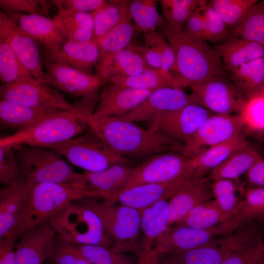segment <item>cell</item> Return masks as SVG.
I'll return each mask as SVG.
<instances>
[{"mask_svg":"<svg viewBox=\"0 0 264 264\" xmlns=\"http://www.w3.org/2000/svg\"><path fill=\"white\" fill-rule=\"evenodd\" d=\"M103 0H55L52 3L58 10H66L80 12H94L107 3Z\"/></svg>","mask_w":264,"mask_h":264,"instance_id":"54","label":"cell"},{"mask_svg":"<svg viewBox=\"0 0 264 264\" xmlns=\"http://www.w3.org/2000/svg\"><path fill=\"white\" fill-rule=\"evenodd\" d=\"M244 133L246 137L251 136L256 141L264 143V129L250 130L244 129Z\"/></svg>","mask_w":264,"mask_h":264,"instance_id":"59","label":"cell"},{"mask_svg":"<svg viewBox=\"0 0 264 264\" xmlns=\"http://www.w3.org/2000/svg\"><path fill=\"white\" fill-rule=\"evenodd\" d=\"M86 172H97L118 163H132L111 149L88 127L86 132L49 147Z\"/></svg>","mask_w":264,"mask_h":264,"instance_id":"9","label":"cell"},{"mask_svg":"<svg viewBox=\"0 0 264 264\" xmlns=\"http://www.w3.org/2000/svg\"><path fill=\"white\" fill-rule=\"evenodd\" d=\"M238 230L199 247L159 257L164 258L162 261L175 264H220L249 237L247 228Z\"/></svg>","mask_w":264,"mask_h":264,"instance_id":"15","label":"cell"},{"mask_svg":"<svg viewBox=\"0 0 264 264\" xmlns=\"http://www.w3.org/2000/svg\"><path fill=\"white\" fill-rule=\"evenodd\" d=\"M71 244L91 264H137V259L113 246Z\"/></svg>","mask_w":264,"mask_h":264,"instance_id":"41","label":"cell"},{"mask_svg":"<svg viewBox=\"0 0 264 264\" xmlns=\"http://www.w3.org/2000/svg\"><path fill=\"white\" fill-rule=\"evenodd\" d=\"M161 28L175 54V76L184 87H190L212 78H228L230 75L225 69L216 49L207 42L183 30L172 32L165 24Z\"/></svg>","mask_w":264,"mask_h":264,"instance_id":"2","label":"cell"},{"mask_svg":"<svg viewBox=\"0 0 264 264\" xmlns=\"http://www.w3.org/2000/svg\"><path fill=\"white\" fill-rule=\"evenodd\" d=\"M132 164L118 163L100 171L78 173L71 184L88 192L90 198L104 200L122 190L134 167Z\"/></svg>","mask_w":264,"mask_h":264,"instance_id":"19","label":"cell"},{"mask_svg":"<svg viewBox=\"0 0 264 264\" xmlns=\"http://www.w3.org/2000/svg\"><path fill=\"white\" fill-rule=\"evenodd\" d=\"M191 104L196 103L190 95L181 89L162 88L154 90L130 112L117 118L131 122L146 121L151 124L161 114L178 110Z\"/></svg>","mask_w":264,"mask_h":264,"instance_id":"21","label":"cell"},{"mask_svg":"<svg viewBox=\"0 0 264 264\" xmlns=\"http://www.w3.org/2000/svg\"><path fill=\"white\" fill-rule=\"evenodd\" d=\"M0 79L2 85L36 81L22 66L8 42L0 37Z\"/></svg>","mask_w":264,"mask_h":264,"instance_id":"40","label":"cell"},{"mask_svg":"<svg viewBox=\"0 0 264 264\" xmlns=\"http://www.w3.org/2000/svg\"><path fill=\"white\" fill-rule=\"evenodd\" d=\"M213 197L211 184L206 178L179 190L168 199L170 226L175 225L192 209Z\"/></svg>","mask_w":264,"mask_h":264,"instance_id":"27","label":"cell"},{"mask_svg":"<svg viewBox=\"0 0 264 264\" xmlns=\"http://www.w3.org/2000/svg\"><path fill=\"white\" fill-rule=\"evenodd\" d=\"M50 6L44 0H0V7L4 12H25L49 17Z\"/></svg>","mask_w":264,"mask_h":264,"instance_id":"52","label":"cell"},{"mask_svg":"<svg viewBox=\"0 0 264 264\" xmlns=\"http://www.w3.org/2000/svg\"><path fill=\"white\" fill-rule=\"evenodd\" d=\"M57 237L49 222L24 232L16 245L15 264H43Z\"/></svg>","mask_w":264,"mask_h":264,"instance_id":"23","label":"cell"},{"mask_svg":"<svg viewBox=\"0 0 264 264\" xmlns=\"http://www.w3.org/2000/svg\"><path fill=\"white\" fill-rule=\"evenodd\" d=\"M62 111L35 108L0 99V125L2 129L17 131L29 127L44 117Z\"/></svg>","mask_w":264,"mask_h":264,"instance_id":"30","label":"cell"},{"mask_svg":"<svg viewBox=\"0 0 264 264\" xmlns=\"http://www.w3.org/2000/svg\"><path fill=\"white\" fill-rule=\"evenodd\" d=\"M135 35L133 24L129 11V1H127L119 23L106 35L96 41L100 51L99 59L96 67L127 47L131 44Z\"/></svg>","mask_w":264,"mask_h":264,"instance_id":"32","label":"cell"},{"mask_svg":"<svg viewBox=\"0 0 264 264\" xmlns=\"http://www.w3.org/2000/svg\"><path fill=\"white\" fill-rule=\"evenodd\" d=\"M88 118L80 111L62 110L49 114L32 126L0 139V146L29 145L49 148L81 135Z\"/></svg>","mask_w":264,"mask_h":264,"instance_id":"4","label":"cell"},{"mask_svg":"<svg viewBox=\"0 0 264 264\" xmlns=\"http://www.w3.org/2000/svg\"><path fill=\"white\" fill-rule=\"evenodd\" d=\"M134 45L136 50L142 56L149 67L161 69V58L156 51L146 44L145 45L134 44Z\"/></svg>","mask_w":264,"mask_h":264,"instance_id":"58","label":"cell"},{"mask_svg":"<svg viewBox=\"0 0 264 264\" xmlns=\"http://www.w3.org/2000/svg\"><path fill=\"white\" fill-rule=\"evenodd\" d=\"M17 241L11 237L0 240V264H15Z\"/></svg>","mask_w":264,"mask_h":264,"instance_id":"56","label":"cell"},{"mask_svg":"<svg viewBox=\"0 0 264 264\" xmlns=\"http://www.w3.org/2000/svg\"><path fill=\"white\" fill-rule=\"evenodd\" d=\"M13 147L22 171L29 183L71 184L78 174L61 154L50 148L29 145Z\"/></svg>","mask_w":264,"mask_h":264,"instance_id":"8","label":"cell"},{"mask_svg":"<svg viewBox=\"0 0 264 264\" xmlns=\"http://www.w3.org/2000/svg\"><path fill=\"white\" fill-rule=\"evenodd\" d=\"M226 70L231 73L240 66L264 57V44L230 36L215 48Z\"/></svg>","mask_w":264,"mask_h":264,"instance_id":"28","label":"cell"},{"mask_svg":"<svg viewBox=\"0 0 264 264\" xmlns=\"http://www.w3.org/2000/svg\"><path fill=\"white\" fill-rule=\"evenodd\" d=\"M89 196L88 191L69 183L32 184L20 222L8 237L18 241L24 232L49 222L71 202Z\"/></svg>","mask_w":264,"mask_h":264,"instance_id":"3","label":"cell"},{"mask_svg":"<svg viewBox=\"0 0 264 264\" xmlns=\"http://www.w3.org/2000/svg\"><path fill=\"white\" fill-rule=\"evenodd\" d=\"M243 116L246 120L245 128L261 130L264 128V97L258 95L246 105Z\"/></svg>","mask_w":264,"mask_h":264,"instance_id":"53","label":"cell"},{"mask_svg":"<svg viewBox=\"0 0 264 264\" xmlns=\"http://www.w3.org/2000/svg\"><path fill=\"white\" fill-rule=\"evenodd\" d=\"M53 21L68 40H93L94 21L91 13L59 9Z\"/></svg>","mask_w":264,"mask_h":264,"instance_id":"33","label":"cell"},{"mask_svg":"<svg viewBox=\"0 0 264 264\" xmlns=\"http://www.w3.org/2000/svg\"><path fill=\"white\" fill-rule=\"evenodd\" d=\"M182 30L190 35L204 40L205 23L198 8L190 16Z\"/></svg>","mask_w":264,"mask_h":264,"instance_id":"55","label":"cell"},{"mask_svg":"<svg viewBox=\"0 0 264 264\" xmlns=\"http://www.w3.org/2000/svg\"><path fill=\"white\" fill-rule=\"evenodd\" d=\"M143 238L139 249H153L154 241L170 226L168 199L160 200L140 210Z\"/></svg>","mask_w":264,"mask_h":264,"instance_id":"31","label":"cell"},{"mask_svg":"<svg viewBox=\"0 0 264 264\" xmlns=\"http://www.w3.org/2000/svg\"><path fill=\"white\" fill-rule=\"evenodd\" d=\"M98 216L113 247L122 252L139 250L137 244L140 228V212L130 206L101 202L96 198L77 200Z\"/></svg>","mask_w":264,"mask_h":264,"instance_id":"7","label":"cell"},{"mask_svg":"<svg viewBox=\"0 0 264 264\" xmlns=\"http://www.w3.org/2000/svg\"><path fill=\"white\" fill-rule=\"evenodd\" d=\"M107 82L121 87L141 90H154L165 87L181 89L184 87L182 84L173 74L161 69L151 67L136 75L111 77Z\"/></svg>","mask_w":264,"mask_h":264,"instance_id":"34","label":"cell"},{"mask_svg":"<svg viewBox=\"0 0 264 264\" xmlns=\"http://www.w3.org/2000/svg\"><path fill=\"white\" fill-rule=\"evenodd\" d=\"M264 245L257 234L245 240L241 245L220 264H262Z\"/></svg>","mask_w":264,"mask_h":264,"instance_id":"48","label":"cell"},{"mask_svg":"<svg viewBox=\"0 0 264 264\" xmlns=\"http://www.w3.org/2000/svg\"><path fill=\"white\" fill-rule=\"evenodd\" d=\"M249 184L254 187H264V158L257 161L245 174Z\"/></svg>","mask_w":264,"mask_h":264,"instance_id":"57","label":"cell"},{"mask_svg":"<svg viewBox=\"0 0 264 264\" xmlns=\"http://www.w3.org/2000/svg\"><path fill=\"white\" fill-rule=\"evenodd\" d=\"M229 35L264 44V0L257 2L244 22Z\"/></svg>","mask_w":264,"mask_h":264,"instance_id":"46","label":"cell"},{"mask_svg":"<svg viewBox=\"0 0 264 264\" xmlns=\"http://www.w3.org/2000/svg\"><path fill=\"white\" fill-rule=\"evenodd\" d=\"M259 219H264V187L253 186L244 192L241 207L231 220L238 229Z\"/></svg>","mask_w":264,"mask_h":264,"instance_id":"42","label":"cell"},{"mask_svg":"<svg viewBox=\"0 0 264 264\" xmlns=\"http://www.w3.org/2000/svg\"><path fill=\"white\" fill-rule=\"evenodd\" d=\"M152 264H175L161 261L159 259V256L155 252V254L152 260Z\"/></svg>","mask_w":264,"mask_h":264,"instance_id":"60","label":"cell"},{"mask_svg":"<svg viewBox=\"0 0 264 264\" xmlns=\"http://www.w3.org/2000/svg\"><path fill=\"white\" fill-rule=\"evenodd\" d=\"M233 180L219 179L211 184L213 196L225 221L231 220L236 214L242 200L237 197V185Z\"/></svg>","mask_w":264,"mask_h":264,"instance_id":"44","label":"cell"},{"mask_svg":"<svg viewBox=\"0 0 264 264\" xmlns=\"http://www.w3.org/2000/svg\"><path fill=\"white\" fill-rule=\"evenodd\" d=\"M47 260L50 264H91L71 244L57 236Z\"/></svg>","mask_w":264,"mask_h":264,"instance_id":"51","label":"cell"},{"mask_svg":"<svg viewBox=\"0 0 264 264\" xmlns=\"http://www.w3.org/2000/svg\"><path fill=\"white\" fill-rule=\"evenodd\" d=\"M213 113L196 104L165 112L151 123L150 129L158 130L183 145Z\"/></svg>","mask_w":264,"mask_h":264,"instance_id":"16","label":"cell"},{"mask_svg":"<svg viewBox=\"0 0 264 264\" xmlns=\"http://www.w3.org/2000/svg\"><path fill=\"white\" fill-rule=\"evenodd\" d=\"M158 0H133L129 1V11L133 24L135 35L155 31L158 25L165 23L156 6Z\"/></svg>","mask_w":264,"mask_h":264,"instance_id":"38","label":"cell"},{"mask_svg":"<svg viewBox=\"0 0 264 264\" xmlns=\"http://www.w3.org/2000/svg\"><path fill=\"white\" fill-rule=\"evenodd\" d=\"M99 56V48L96 41L80 42L67 40L57 49L44 52V58L91 73Z\"/></svg>","mask_w":264,"mask_h":264,"instance_id":"24","label":"cell"},{"mask_svg":"<svg viewBox=\"0 0 264 264\" xmlns=\"http://www.w3.org/2000/svg\"><path fill=\"white\" fill-rule=\"evenodd\" d=\"M263 157L253 147L248 146L236 152L210 172L209 179H236L245 174L251 167Z\"/></svg>","mask_w":264,"mask_h":264,"instance_id":"35","label":"cell"},{"mask_svg":"<svg viewBox=\"0 0 264 264\" xmlns=\"http://www.w3.org/2000/svg\"><path fill=\"white\" fill-rule=\"evenodd\" d=\"M0 182L6 186H20L27 182L13 146H0Z\"/></svg>","mask_w":264,"mask_h":264,"instance_id":"47","label":"cell"},{"mask_svg":"<svg viewBox=\"0 0 264 264\" xmlns=\"http://www.w3.org/2000/svg\"><path fill=\"white\" fill-rule=\"evenodd\" d=\"M236 230L230 220L208 229L173 225L154 241L153 249L159 256L187 251Z\"/></svg>","mask_w":264,"mask_h":264,"instance_id":"12","label":"cell"},{"mask_svg":"<svg viewBox=\"0 0 264 264\" xmlns=\"http://www.w3.org/2000/svg\"><path fill=\"white\" fill-rule=\"evenodd\" d=\"M263 129H264V128ZM261 130H262V129H261Z\"/></svg>","mask_w":264,"mask_h":264,"instance_id":"64","label":"cell"},{"mask_svg":"<svg viewBox=\"0 0 264 264\" xmlns=\"http://www.w3.org/2000/svg\"><path fill=\"white\" fill-rule=\"evenodd\" d=\"M127 0L107 1L106 4L91 12L94 21L93 40L106 35L120 22Z\"/></svg>","mask_w":264,"mask_h":264,"instance_id":"45","label":"cell"},{"mask_svg":"<svg viewBox=\"0 0 264 264\" xmlns=\"http://www.w3.org/2000/svg\"><path fill=\"white\" fill-rule=\"evenodd\" d=\"M262 264H264V263Z\"/></svg>","mask_w":264,"mask_h":264,"instance_id":"63","label":"cell"},{"mask_svg":"<svg viewBox=\"0 0 264 264\" xmlns=\"http://www.w3.org/2000/svg\"><path fill=\"white\" fill-rule=\"evenodd\" d=\"M4 13L20 30L42 44L44 52L57 49L67 40L53 20L48 17L22 13Z\"/></svg>","mask_w":264,"mask_h":264,"instance_id":"22","label":"cell"},{"mask_svg":"<svg viewBox=\"0 0 264 264\" xmlns=\"http://www.w3.org/2000/svg\"><path fill=\"white\" fill-rule=\"evenodd\" d=\"M191 161V158L180 153L153 155L134 167L127 183L119 192L141 184L167 182L185 177L188 176Z\"/></svg>","mask_w":264,"mask_h":264,"instance_id":"11","label":"cell"},{"mask_svg":"<svg viewBox=\"0 0 264 264\" xmlns=\"http://www.w3.org/2000/svg\"><path fill=\"white\" fill-rule=\"evenodd\" d=\"M0 37L9 44L17 57L38 82L44 83L45 71L37 42L20 30L0 11Z\"/></svg>","mask_w":264,"mask_h":264,"instance_id":"20","label":"cell"},{"mask_svg":"<svg viewBox=\"0 0 264 264\" xmlns=\"http://www.w3.org/2000/svg\"><path fill=\"white\" fill-rule=\"evenodd\" d=\"M144 36L145 44L154 49L160 56L162 60L161 69L175 76V54L164 35L154 31L144 33Z\"/></svg>","mask_w":264,"mask_h":264,"instance_id":"50","label":"cell"},{"mask_svg":"<svg viewBox=\"0 0 264 264\" xmlns=\"http://www.w3.org/2000/svg\"><path fill=\"white\" fill-rule=\"evenodd\" d=\"M257 2V0H211L207 4L217 13L227 27L233 30L244 22Z\"/></svg>","mask_w":264,"mask_h":264,"instance_id":"39","label":"cell"},{"mask_svg":"<svg viewBox=\"0 0 264 264\" xmlns=\"http://www.w3.org/2000/svg\"><path fill=\"white\" fill-rule=\"evenodd\" d=\"M198 9L205 23V41L218 45L230 37V31L227 29L226 24L207 3L200 6Z\"/></svg>","mask_w":264,"mask_h":264,"instance_id":"49","label":"cell"},{"mask_svg":"<svg viewBox=\"0 0 264 264\" xmlns=\"http://www.w3.org/2000/svg\"><path fill=\"white\" fill-rule=\"evenodd\" d=\"M102 87L95 108L88 121L124 116L154 91L121 87L109 82L104 83Z\"/></svg>","mask_w":264,"mask_h":264,"instance_id":"17","label":"cell"},{"mask_svg":"<svg viewBox=\"0 0 264 264\" xmlns=\"http://www.w3.org/2000/svg\"><path fill=\"white\" fill-rule=\"evenodd\" d=\"M44 83L77 98L74 106L91 114L97 105L100 88L104 85L97 75L88 73L67 65L44 59Z\"/></svg>","mask_w":264,"mask_h":264,"instance_id":"6","label":"cell"},{"mask_svg":"<svg viewBox=\"0 0 264 264\" xmlns=\"http://www.w3.org/2000/svg\"><path fill=\"white\" fill-rule=\"evenodd\" d=\"M225 222L216 201L210 199L192 209L174 225L208 229Z\"/></svg>","mask_w":264,"mask_h":264,"instance_id":"43","label":"cell"},{"mask_svg":"<svg viewBox=\"0 0 264 264\" xmlns=\"http://www.w3.org/2000/svg\"><path fill=\"white\" fill-rule=\"evenodd\" d=\"M190 87L193 101L213 113L243 115L248 102L228 78H212Z\"/></svg>","mask_w":264,"mask_h":264,"instance_id":"10","label":"cell"},{"mask_svg":"<svg viewBox=\"0 0 264 264\" xmlns=\"http://www.w3.org/2000/svg\"><path fill=\"white\" fill-rule=\"evenodd\" d=\"M50 223L57 236L67 243L113 247L98 216L77 201L67 204Z\"/></svg>","mask_w":264,"mask_h":264,"instance_id":"5","label":"cell"},{"mask_svg":"<svg viewBox=\"0 0 264 264\" xmlns=\"http://www.w3.org/2000/svg\"><path fill=\"white\" fill-rule=\"evenodd\" d=\"M32 184L6 186L0 191V240L10 236L23 212Z\"/></svg>","mask_w":264,"mask_h":264,"instance_id":"26","label":"cell"},{"mask_svg":"<svg viewBox=\"0 0 264 264\" xmlns=\"http://www.w3.org/2000/svg\"><path fill=\"white\" fill-rule=\"evenodd\" d=\"M90 128L111 149L131 160H144L158 154H182L183 144L158 130L144 129L117 117L88 120Z\"/></svg>","mask_w":264,"mask_h":264,"instance_id":"1","label":"cell"},{"mask_svg":"<svg viewBox=\"0 0 264 264\" xmlns=\"http://www.w3.org/2000/svg\"><path fill=\"white\" fill-rule=\"evenodd\" d=\"M201 179L187 176L170 182L141 184L121 191L104 201L110 203L118 202L140 211L160 200L169 199L180 189Z\"/></svg>","mask_w":264,"mask_h":264,"instance_id":"18","label":"cell"},{"mask_svg":"<svg viewBox=\"0 0 264 264\" xmlns=\"http://www.w3.org/2000/svg\"><path fill=\"white\" fill-rule=\"evenodd\" d=\"M246 124L243 115L213 114L205 121L183 145L182 154L193 158L242 132Z\"/></svg>","mask_w":264,"mask_h":264,"instance_id":"13","label":"cell"},{"mask_svg":"<svg viewBox=\"0 0 264 264\" xmlns=\"http://www.w3.org/2000/svg\"><path fill=\"white\" fill-rule=\"evenodd\" d=\"M259 95H261L264 97V83H263V85L262 90L261 91Z\"/></svg>","mask_w":264,"mask_h":264,"instance_id":"61","label":"cell"},{"mask_svg":"<svg viewBox=\"0 0 264 264\" xmlns=\"http://www.w3.org/2000/svg\"><path fill=\"white\" fill-rule=\"evenodd\" d=\"M232 82L248 102L258 95L264 81V57L238 67L230 74Z\"/></svg>","mask_w":264,"mask_h":264,"instance_id":"36","label":"cell"},{"mask_svg":"<svg viewBox=\"0 0 264 264\" xmlns=\"http://www.w3.org/2000/svg\"><path fill=\"white\" fill-rule=\"evenodd\" d=\"M0 97V99L35 108L79 110L66 100L63 93L37 81L1 85Z\"/></svg>","mask_w":264,"mask_h":264,"instance_id":"14","label":"cell"},{"mask_svg":"<svg viewBox=\"0 0 264 264\" xmlns=\"http://www.w3.org/2000/svg\"><path fill=\"white\" fill-rule=\"evenodd\" d=\"M149 67L134 44H131L96 67L97 75L104 84L111 77L136 75Z\"/></svg>","mask_w":264,"mask_h":264,"instance_id":"29","label":"cell"},{"mask_svg":"<svg viewBox=\"0 0 264 264\" xmlns=\"http://www.w3.org/2000/svg\"><path fill=\"white\" fill-rule=\"evenodd\" d=\"M47 264H49V263H47Z\"/></svg>","mask_w":264,"mask_h":264,"instance_id":"62","label":"cell"},{"mask_svg":"<svg viewBox=\"0 0 264 264\" xmlns=\"http://www.w3.org/2000/svg\"><path fill=\"white\" fill-rule=\"evenodd\" d=\"M249 145L244 132L191 158L188 175L200 179L238 150Z\"/></svg>","mask_w":264,"mask_h":264,"instance_id":"25","label":"cell"},{"mask_svg":"<svg viewBox=\"0 0 264 264\" xmlns=\"http://www.w3.org/2000/svg\"><path fill=\"white\" fill-rule=\"evenodd\" d=\"M204 0H161L166 20L165 26L170 31L178 33L185 26L192 14L199 7L208 3Z\"/></svg>","mask_w":264,"mask_h":264,"instance_id":"37","label":"cell"}]
</instances>
